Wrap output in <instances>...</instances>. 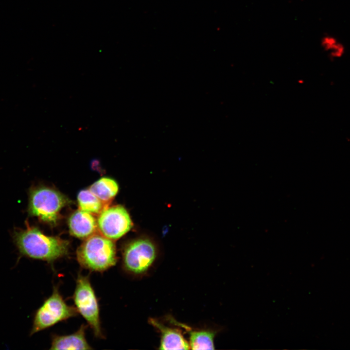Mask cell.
I'll return each instance as SVG.
<instances>
[{
  "label": "cell",
  "instance_id": "cell-1",
  "mask_svg": "<svg viewBox=\"0 0 350 350\" xmlns=\"http://www.w3.org/2000/svg\"><path fill=\"white\" fill-rule=\"evenodd\" d=\"M13 239L21 256L51 263L66 256L70 243L58 237L45 235L38 228L28 224L16 230Z\"/></svg>",
  "mask_w": 350,
  "mask_h": 350
},
{
  "label": "cell",
  "instance_id": "cell-2",
  "mask_svg": "<svg viewBox=\"0 0 350 350\" xmlns=\"http://www.w3.org/2000/svg\"><path fill=\"white\" fill-rule=\"evenodd\" d=\"M115 244L103 235L94 234L85 239L76 252L80 265L91 271L102 272L117 261Z\"/></svg>",
  "mask_w": 350,
  "mask_h": 350
},
{
  "label": "cell",
  "instance_id": "cell-3",
  "mask_svg": "<svg viewBox=\"0 0 350 350\" xmlns=\"http://www.w3.org/2000/svg\"><path fill=\"white\" fill-rule=\"evenodd\" d=\"M69 201L59 192L44 187H36L30 191L28 212L30 215L50 224H55L61 210Z\"/></svg>",
  "mask_w": 350,
  "mask_h": 350
},
{
  "label": "cell",
  "instance_id": "cell-4",
  "mask_svg": "<svg viewBox=\"0 0 350 350\" xmlns=\"http://www.w3.org/2000/svg\"><path fill=\"white\" fill-rule=\"evenodd\" d=\"M75 307L68 305L54 286L52 295L35 313L31 335L50 328L56 323L75 316Z\"/></svg>",
  "mask_w": 350,
  "mask_h": 350
},
{
  "label": "cell",
  "instance_id": "cell-5",
  "mask_svg": "<svg viewBox=\"0 0 350 350\" xmlns=\"http://www.w3.org/2000/svg\"><path fill=\"white\" fill-rule=\"evenodd\" d=\"M73 299L77 312L87 321L95 336L103 338L98 300L88 276L78 274Z\"/></svg>",
  "mask_w": 350,
  "mask_h": 350
},
{
  "label": "cell",
  "instance_id": "cell-6",
  "mask_svg": "<svg viewBox=\"0 0 350 350\" xmlns=\"http://www.w3.org/2000/svg\"><path fill=\"white\" fill-rule=\"evenodd\" d=\"M157 256L154 244L149 239L141 238L129 242L122 252V263L124 269L135 275L146 272Z\"/></svg>",
  "mask_w": 350,
  "mask_h": 350
},
{
  "label": "cell",
  "instance_id": "cell-7",
  "mask_svg": "<svg viewBox=\"0 0 350 350\" xmlns=\"http://www.w3.org/2000/svg\"><path fill=\"white\" fill-rule=\"evenodd\" d=\"M98 229L104 236L116 240L128 232L133 226L126 210L121 205L105 208L99 214Z\"/></svg>",
  "mask_w": 350,
  "mask_h": 350
},
{
  "label": "cell",
  "instance_id": "cell-8",
  "mask_svg": "<svg viewBox=\"0 0 350 350\" xmlns=\"http://www.w3.org/2000/svg\"><path fill=\"white\" fill-rule=\"evenodd\" d=\"M68 225L70 233L82 239L95 234L98 228L97 222L92 214L79 209L70 215Z\"/></svg>",
  "mask_w": 350,
  "mask_h": 350
},
{
  "label": "cell",
  "instance_id": "cell-9",
  "mask_svg": "<svg viewBox=\"0 0 350 350\" xmlns=\"http://www.w3.org/2000/svg\"><path fill=\"white\" fill-rule=\"evenodd\" d=\"M149 322L160 332V350H189V343L178 329L168 327L154 318L149 319Z\"/></svg>",
  "mask_w": 350,
  "mask_h": 350
},
{
  "label": "cell",
  "instance_id": "cell-10",
  "mask_svg": "<svg viewBox=\"0 0 350 350\" xmlns=\"http://www.w3.org/2000/svg\"><path fill=\"white\" fill-rule=\"evenodd\" d=\"M172 324L184 329L189 334L190 349L192 350H213L214 338L217 331L213 330L194 329L181 323L173 318H168Z\"/></svg>",
  "mask_w": 350,
  "mask_h": 350
},
{
  "label": "cell",
  "instance_id": "cell-11",
  "mask_svg": "<svg viewBox=\"0 0 350 350\" xmlns=\"http://www.w3.org/2000/svg\"><path fill=\"white\" fill-rule=\"evenodd\" d=\"M87 327L83 324L75 332L65 335H55L52 338L51 350H90L85 332Z\"/></svg>",
  "mask_w": 350,
  "mask_h": 350
},
{
  "label": "cell",
  "instance_id": "cell-12",
  "mask_svg": "<svg viewBox=\"0 0 350 350\" xmlns=\"http://www.w3.org/2000/svg\"><path fill=\"white\" fill-rule=\"evenodd\" d=\"M89 189L107 206L117 194L119 186L114 179L104 177L93 183Z\"/></svg>",
  "mask_w": 350,
  "mask_h": 350
},
{
  "label": "cell",
  "instance_id": "cell-13",
  "mask_svg": "<svg viewBox=\"0 0 350 350\" xmlns=\"http://www.w3.org/2000/svg\"><path fill=\"white\" fill-rule=\"evenodd\" d=\"M79 210L93 214H99L106 206L89 189L81 191L77 196Z\"/></svg>",
  "mask_w": 350,
  "mask_h": 350
}]
</instances>
